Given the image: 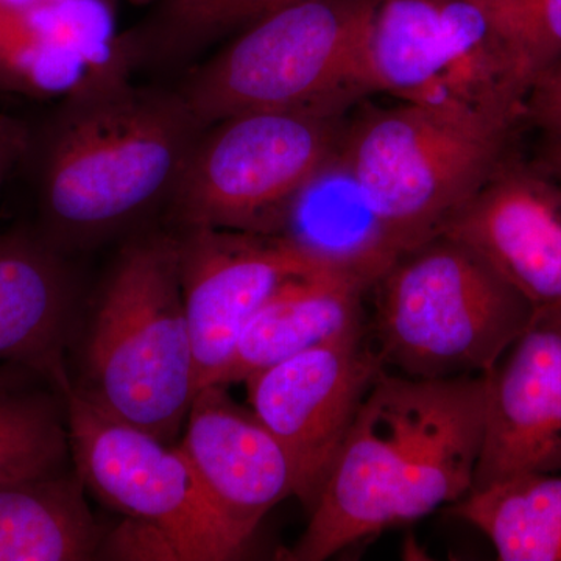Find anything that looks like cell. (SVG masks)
<instances>
[{"mask_svg": "<svg viewBox=\"0 0 561 561\" xmlns=\"http://www.w3.org/2000/svg\"><path fill=\"white\" fill-rule=\"evenodd\" d=\"M125 70L117 58L88 70L28 125L20 165L35 197L33 228L69 256L169 208L205 130L180 90L136 87Z\"/></svg>", "mask_w": 561, "mask_h": 561, "instance_id": "6da1fadb", "label": "cell"}, {"mask_svg": "<svg viewBox=\"0 0 561 561\" xmlns=\"http://www.w3.org/2000/svg\"><path fill=\"white\" fill-rule=\"evenodd\" d=\"M486 375L421 379L383 370L343 440L300 540L284 559L323 561L471 493Z\"/></svg>", "mask_w": 561, "mask_h": 561, "instance_id": "7a4b0ae2", "label": "cell"}, {"mask_svg": "<svg viewBox=\"0 0 561 561\" xmlns=\"http://www.w3.org/2000/svg\"><path fill=\"white\" fill-rule=\"evenodd\" d=\"M113 419L173 442L198 391L175 231L121 251L81 343L70 387Z\"/></svg>", "mask_w": 561, "mask_h": 561, "instance_id": "3957f363", "label": "cell"}, {"mask_svg": "<svg viewBox=\"0 0 561 561\" xmlns=\"http://www.w3.org/2000/svg\"><path fill=\"white\" fill-rule=\"evenodd\" d=\"M383 367L421 379L486 375L535 308L478 254L445 234L402 253L375 284Z\"/></svg>", "mask_w": 561, "mask_h": 561, "instance_id": "277c9868", "label": "cell"}, {"mask_svg": "<svg viewBox=\"0 0 561 561\" xmlns=\"http://www.w3.org/2000/svg\"><path fill=\"white\" fill-rule=\"evenodd\" d=\"M518 121L496 111L401 102L346 125L341 153L405 253L440 234L485 183Z\"/></svg>", "mask_w": 561, "mask_h": 561, "instance_id": "5b68a950", "label": "cell"}, {"mask_svg": "<svg viewBox=\"0 0 561 561\" xmlns=\"http://www.w3.org/2000/svg\"><path fill=\"white\" fill-rule=\"evenodd\" d=\"M373 0H301L254 22L180 88L205 127L243 111L362 98L357 60Z\"/></svg>", "mask_w": 561, "mask_h": 561, "instance_id": "8992f818", "label": "cell"}, {"mask_svg": "<svg viewBox=\"0 0 561 561\" xmlns=\"http://www.w3.org/2000/svg\"><path fill=\"white\" fill-rule=\"evenodd\" d=\"M357 88L519 119L526 101L493 10L479 0H373Z\"/></svg>", "mask_w": 561, "mask_h": 561, "instance_id": "52a82bcc", "label": "cell"}, {"mask_svg": "<svg viewBox=\"0 0 561 561\" xmlns=\"http://www.w3.org/2000/svg\"><path fill=\"white\" fill-rule=\"evenodd\" d=\"M348 106L243 111L209 124L169 205L173 225L262 234L341 147Z\"/></svg>", "mask_w": 561, "mask_h": 561, "instance_id": "ba28073f", "label": "cell"}, {"mask_svg": "<svg viewBox=\"0 0 561 561\" xmlns=\"http://www.w3.org/2000/svg\"><path fill=\"white\" fill-rule=\"evenodd\" d=\"M62 398L70 459L99 500L160 527L183 561L234 560L245 552L179 445L106 415L72 389Z\"/></svg>", "mask_w": 561, "mask_h": 561, "instance_id": "9c48e42d", "label": "cell"}, {"mask_svg": "<svg viewBox=\"0 0 561 561\" xmlns=\"http://www.w3.org/2000/svg\"><path fill=\"white\" fill-rule=\"evenodd\" d=\"M383 370L364 327L245 379L250 409L286 453L294 496L306 512L316 507L362 402Z\"/></svg>", "mask_w": 561, "mask_h": 561, "instance_id": "30bf717a", "label": "cell"}, {"mask_svg": "<svg viewBox=\"0 0 561 561\" xmlns=\"http://www.w3.org/2000/svg\"><path fill=\"white\" fill-rule=\"evenodd\" d=\"M175 234L201 390L219 383L243 328L283 284L324 268L260 232L194 227Z\"/></svg>", "mask_w": 561, "mask_h": 561, "instance_id": "8fae6325", "label": "cell"}, {"mask_svg": "<svg viewBox=\"0 0 561 561\" xmlns=\"http://www.w3.org/2000/svg\"><path fill=\"white\" fill-rule=\"evenodd\" d=\"M440 234L470 249L537 309H561V184L505 157Z\"/></svg>", "mask_w": 561, "mask_h": 561, "instance_id": "7c38bea8", "label": "cell"}, {"mask_svg": "<svg viewBox=\"0 0 561 561\" xmlns=\"http://www.w3.org/2000/svg\"><path fill=\"white\" fill-rule=\"evenodd\" d=\"M534 472H561V309H537L486 373L471 491Z\"/></svg>", "mask_w": 561, "mask_h": 561, "instance_id": "4fadbf2b", "label": "cell"}, {"mask_svg": "<svg viewBox=\"0 0 561 561\" xmlns=\"http://www.w3.org/2000/svg\"><path fill=\"white\" fill-rule=\"evenodd\" d=\"M181 451L234 540L247 549L262 519L294 496L286 453L251 409L227 387H202L192 401Z\"/></svg>", "mask_w": 561, "mask_h": 561, "instance_id": "5bb4252c", "label": "cell"}, {"mask_svg": "<svg viewBox=\"0 0 561 561\" xmlns=\"http://www.w3.org/2000/svg\"><path fill=\"white\" fill-rule=\"evenodd\" d=\"M77 279L69 254L35 228L0 234V359L36 373L65 397L77 328Z\"/></svg>", "mask_w": 561, "mask_h": 561, "instance_id": "9a60e30c", "label": "cell"}, {"mask_svg": "<svg viewBox=\"0 0 561 561\" xmlns=\"http://www.w3.org/2000/svg\"><path fill=\"white\" fill-rule=\"evenodd\" d=\"M262 234L370 289L404 253L343 160L341 147L284 203Z\"/></svg>", "mask_w": 561, "mask_h": 561, "instance_id": "2e32d148", "label": "cell"}, {"mask_svg": "<svg viewBox=\"0 0 561 561\" xmlns=\"http://www.w3.org/2000/svg\"><path fill=\"white\" fill-rule=\"evenodd\" d=\"M368 290L367 284L331 271L287 280L245 324L217 386L245 382L254 373L367 327Z\"/></svg>", "mask_w": 561, "mask_h": 561, "instance_id": "e0dca14e", "label": "cell"}, {"mask_svg": "<svg viewBox=\"0 0 561 561\" xmlns=\"http://www.w3.org/2000/svg\"><path fill=\"white\" fill-rule=\"evenodd\" d=\"M84 493L66 467L0 486V561L98 559L103 534Z\"/></svg>", "mask_w": 561, "mask_h": 561, "instance_id": "ac0fdd59", "label": "cell"}, {"mask_svg": "<svg viewBox=\"0 0 561 561\" xmlns=\"http://www.w3.org/2000/svg\"><path fill=\"white\" fill-rule=\"evenodd\" d=\"M301 0H150L136 27L116 41L125 68L186 65L231 33Z\"/></svg>", "mask_w": 561, "mask_h": 561, "instance_id": "d6986e66", "label": "cell"}, {"mask_svg": "<svg viewBox=\"0 0 561 561\" xmlns=\"http://www.w3.org/2000/svg\"><path fill=\"white\" fill-rule=\"evenodd\" d=\"M502 561H561V472H534L471 491L453 504Z\"/></svg>", "mask_w": 561, "mask_h": 561, "instance_id": "ffe728a7", "label": "cell"}, {"mask_svg": "<svg viewBox=\"0 0 561 561\" xmlns=\"http://www.w3.org/2000/svg\"><path fill=\"white\" fill-rule=\"evenodd\" d=\"M98 0H47L35 5L0 2V90L27 95L70 90L61 62L77 47L83 24L101 16ZM65 92V94H66Z\"/></svg>", "mask_w": 561, "mask_h": 561, "instance_id": "44dd1931", "label": "cell"}, {"mask_svg": "<svg viewBox=\"0 0 561 561\" xmlns=\"http://www.w3.org/2000/svg\"><path fill=\"white\" fill-rule=\"evenodd\" d=\"M69 456L62 394L0 390V486L61 470Z\"/></svg>", "mask_w": 561, "mask_h": 561, "instance_id": "7402d4cb", "label": "cell"}, {"mask_svg": "<svg viewBox=\"0 0 561 561\" xmlns=\"http://www.w3.org/2000/svg\"><path fill=\"white\" fill-rule=\"evenodd\" d=\"M493 10L527 92L561 58V0H500Z\"/></svg>", "mask_w": 561, "mask_h": 561, "instance_id": "603a6c76", "label": "cell"}, {"mask_svg": "<svg viewBox=\"0 0 561 561\" xmlns=\"http://www.w3.org/2000/svg\"><path fill=\"white\" fill-rule=\"evenodd\" d=\"M98 559L183 561L179 548L165 531L154 524L128 516L110 534L103 535Z\"/></svg>", "mask_w": 561, "mask_h": 561, "instance_id": "cb8c5ba5", "label": "cell"}, {"mask_svg": "<svg viewBox=\"0 0 561 561\" xmlns=\"http://www.w3.org/2000/svg\"><path fill=\"white\" fill-rule=\"evenodd\" d=\"M523 119L545 133L546 138H561V58L531 84Z\"/></svg>", "mask_w": 561, "mask_h": 561, "instance_id": "d4e9b609", "label": "cell"}, {"mask_svg": "<svg viewBox=\"0 0 561 561\" xmlns=\"http://www.w3.org/2000/svg\"><path fill=\"white\" fill-rule=\"evenodd\" d=\"M27 136V122L9 114H0V190L20 165Z\"/></svg>", "mask_w": 561, "mask_h": 561, "instance_id": "484cf974", "label": "cell"}, {"mask_svg": "<svg viewBox=\"0 0 561 561\" xmlns=\"http://www.w3.org/2000/svg\"><path fill=\"white\" fill-rule=\"evenodd\" d=\"M540 165L561 184V138H546Z\"/></svg>", "mask_w": 561, "mask_h": 561, "instance_id": "4316f807", "label": "cell"}, {"mask_svg": "<svg viewBox=\"0 0 561 561\" xmlns=\"http://www.w3.org/2000/svg\"><path fill=\"white\" fill-rule=\"evenodd\" d=\"M479 2L485 3V5L494 7L500 0H479Z\"/></svg>", "mask_w": 561, "mask_h": 561, "instance_id": "83f0119b", "label": "cell"}]
</instances>
